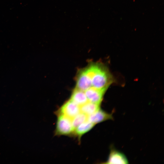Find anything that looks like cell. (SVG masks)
<instances>
[{
	"instance_id": "5b68a950",
	"label": "cell",
	"mask_w": 164,
	"mask_h": 164,
	"mask_svg": "<svg viewBox=\"0 0 164 164\" xmlns=\"http://www.w3.org/2000/svg\"><path fill=\"white\" fill-rule=\"evenodd\" d=\"M84 91L88 101L101 104L105 91L91 87Z\"/></svg>"
},
{
	"instance_id": "52a82bcc",
	"label": "cell",
	"mask_w": 164,
	"mask_h": 164,
	"mask_svg": "<svg viewBox=\"0 0 164 164\" xmlns=\"http://www.w3.org/2000/svg\"><path fill=\"white\" fill-rule=\"evenodd\" d=\"M106 164H127L128 161L122 153L114 149L111 150Z\"/></svg>"
},
{
	"instance_id": "30bf717a",
	"label": "cell",
	"mask_w": 164,
	"mask_h": 164,
	"mask_svg": "<svg viewBox=\"0 0 164 164\" xmlns=\"http://www.w3.org/2000/svg\"><path fill=\"white\" fill-rule=\"evenodd\" d=\"M100 104L88 101L80 106V112L88 116L100 108Z\"/></svg>"
},
{
	"instance_id": "8fae6325",
	"label": "cell",
	"mask_w": 164,
	"mask_h": 164,
	"mask_svg": "<svg viewBox=\"0 0 164 164\" xmlns=\"http://www.w3.org/2000/svg\"><path fill=\"white\" fill-rule=\"evenodd\" d=\"M87 120V116L80 112L71 119L73 127L74 129L79 125Z\"/></svg>"
},
{
	"instance_id": "9c48e42d",
	"label": "cell",
	"mask_w": 164,
	"mask_h": 164,
	"mask_svg": "<svg viewBox=\"0 0 164 164\" xmlns=\"http://www.w3.org/2000/svg\"><path fill=\"white\" fill-rule=\"evenodd\" d=\"M95 125L87 120L82 123L74 130L73 133L79 138L91 130Z\"/></svg>"
},
{
	"instance_id": "6da1fadb",
	"label": "cell",
	"mask_w": 164,
	"mask_h": 164,
	"mask_svg": "<svg viewBox=\"0 0 164 164\" xmlns=\"http://www.w3.org/2000/svg\"><path fill=\"white\" fill-rule=\"evenodd\" d=\"M84 70L91 79V87L106 91L111 83V77L108 70L101 64H90Z\"/></svg>"
},
{
	"instance_id": "7a4b0ae2",
	"label": "cell",
	"mask_w": 164,
	"mask_h": 164,
	"mask_svg": "<svg viewBox=\"0 0 164 164\" xmlns=\"http://www.w3.org/2000/svg\"><path fill=\"white\" fill-rule=\"evenodd\" d=\"M71 119L61 114H58L56 127L55 135H67L73 133Z\"/></svg>"
},
{
	"instance_id": "8992f818",
	"label": "cell",
	"mask_w": 164,
	"mask_h": 164,
	"mask_svg": "<svg viewBox=\"0 0 164 164\" xmlns=\"http://www.w3.org/2000/svg\"><path fill=\"white\" fill-rule=\"evenodd\" d=\"M113 119L112 115L100 108L93 114L87 116V120L95 125Z\"/></svg>"
},
{
	"instance_id": "3957f363",
	"label": "cell",
	"mask_w": 164,
	"mask_h": 164,
	"mask_svg": "<svg viewBox=\"0 0 164 164\" xmlns=\"http://www.w3.org/2000/svg\"><path fill=\"white\" fill-rule=\"evenodd\" d=\"M80 112V106L70 99L59 108L58 114L64 115L72 119Z\"/></svg>"
},
{
	"instance_id": "ba28073f",
	"label": "cell",
	"mask_w": 164,
	"mask_h": 164,
	"mask_svg": "<svg viewBox=\"0 0 164 164\" xmlns=\"http://www.w3.org/2000/svg\"><path fill=\"white\" fill-rule=\"evenodd\" d=\"M70 99L80 106L88 101L84 92L76 88L72 92Z\"/></svg>"
},
{
	"instance_id": "277c9868",
	"label": "cell",
	"mask_w": 164,
	"mask_h": 164,
	"mask_svg": "<svg viewBox=\"0 0 164 164\" xmlns=\"http://www.w3.org/2000/svg\"><path fill=\"white\" fill-rule=\"evenodd\" d=\"M76 81V88L80 90L85 91L92 87L91 79L83 69L79 72Z\"/></svg>"
}]
</instances>
